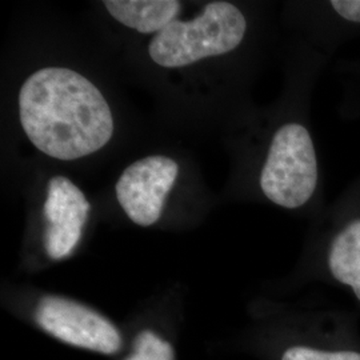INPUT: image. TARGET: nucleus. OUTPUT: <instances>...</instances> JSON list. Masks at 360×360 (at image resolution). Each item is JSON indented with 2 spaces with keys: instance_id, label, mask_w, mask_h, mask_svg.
I'll list each match as a JSON object with an SVG mask.
<instances>
[{
  "instance_id": "7ed1b4c3",
  "label": "nucleus",
  "mask_w": 360,
  "mask_h": 360,
  "mask_svg": "<svg viewBox=\"0 0 360 360\" xmlns=\"http://www.w3.org/2000/svg\"><path fill=\"white\" fill-rule=\"evenodd\" d=\"M318 184V160L309 129L288 123L276 131L260 174L262 191L284 208L304 206Z\"/></svg>"
},
{
  "instance_id": "f257e3e1",
  "label": "nucleus",
  "mask_w": 360,
  "mask_h": 360,
  "mask_svg": "<svg viewBox=\"0 0 360 360\" xmlns=\"http://www.w3.org/2000/svg\"><path fill=\"white\" fill-rule=\"evenodd\" d=\"M19 117L30 142L59 160L95 154L114 134L112 111L101 90L63 67L27 77L19 92Z\"/></svg>"
},
{
  "instance_id": "9b49d317",
  "label": "nucleus",
  "mask_w": 360,
  "mask_h": 360,
  "mask_svg": "<svg viewBox=\"0 0 360 360\" xmlns=\"http://www.w3.org/2000/svg\"><path fill=\"white\" fill-rule=\"evenodd\" d=\"M330 6L335 13L348 22L360 23V0H335Z\"/></svg>"
},
{
  "instance_id": "423d86ee",
  "label": "nucleus",
  "mask_w": 360,
  "mask_h": 360,
  "mask_svg": "<svg viewBox=\"0 0 360 360\" xmlns=\"http://www.w3.org/2000/svg\"><path fill=\"white\" fill-rule=\"evenodd\" d=\"M91 205L71 180L53 176L49 181L44 202L47 229L44 248L52 260H60L72 254L89 218Z\"/></svg>"
},
{
  "instance_id": "f03ea898",
  "label": "nucleus",
  "mask_w": 360,
  "mask_h": 360,
  "mask_svg": "<svg viewBox=\"0 0 360 360\" xmlns=\"http://www.w3.org/2000/svg\"><path fill=\"white\" fill-rule=\"evenodd\" d=\"M247 20L229 1H211L193 20L175 19L148 46L155 63L180 68L233 51L245 39Z\"/></svg>"
},
{
  "instance_id": "6e6552de",
  "label": "nucleus",
  "mask_w": 360,
  "mask_h": 360,
  "mask_svg": "<svg viewBox=\"0 0 360 360\" xmlns=\"http://www.w3.org/2000/svg\"><path fill=\"white\" fill-rule=\"evenodd\" d=\"M328 269L335 281L349 287L360 302V219L335 236L328 252Z\"/></svg>"
},
{
  "instance_id": "39448f33",
  "label": "nucleus",
  "mask_w": 360,
  "mask_h": 360,
  "mask_svg": "<svg viewBox=\"0 0 360 360\" xmlns=\"http://www.w3.org/2000/svg\"><path fill=\"white\" fill-rule=\"evenodd\" d=\"M178 174V163L165 155L139 159L116 181L117 202L135 224L150 227L160 218Z\"/></svg>"
},
{
  "instance_id": "9d476101",
  "label": "nucleus",
  "mask_w": 360,
  "mask_h": 360,
  "mask_svg": "<svg viewBox=\"0 0 360 360\" xmlns=\"http://www.w3.org/2000/svg\"><path fill=\"white\" fill-rule=\"evenodd\" d=\"M281 360H360L359 351L321 348L312 346H291L282 354Z\"/></svg>"
},
{
  "instance_id": "0eeeda50",
  "label": "nucleus",
  "mask_w": 360,
  "mask_h": 360,
  "mask_svg": "<svg viewBox=\"0 0 360 360\" xmlns=\"http://www.w3.org/2000/svg\"><path fill=\"white\" fill-rule=\"evenodd\" d=\"M103 6L123 26L141 34H159L179 15L175 0H105Z\"/></svg>"
},
{
  "instance_id": "1a4fd4ad",
  "label": "nucleus",
  "mask_w": 360,
  "mask_h": 360,
  "mask_svg": "<svg viewBox=\"0 0 360 360\" xmlns=\"http://www.w3.org/2000/svg\"><path fill=\"white\" fill-rule=\"evenodd\" d=\"M126 360H175V352L168 340L151 330H143L136 335L134 351Z\"/></svg>"
},
{
  "instance_id": "20e7f679",
  "label": "nucleus",
  "mask_w": 360,
  "mask_h": 360,
  "mask_svg": "<svg viewBox=\"0 0 360 360\" xmlns=\"http://www.w3.org/2000/svg\"><path fill=\"white\" fill-rule=\"evenodd\" d=\"M39 327L52 338L103 355H115L122 348V334L101 312L63 296L40 297L35 309Z\"/></svg>"
}]
</instances>
